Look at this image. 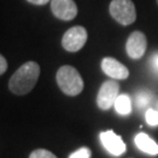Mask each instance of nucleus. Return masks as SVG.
<instances>
[{"instance_id": "3", "label": "nucleus", "mask_w": 158, "mask_h": 158, "mask_svg": "<svg viewBox=\"0 0 158 158\" xmlns=\"http://www.w3.org/2000/svg\"><path fill=\"white\" fill-rule=\"evenodd\" d=\"M110 15L123 26H129L136 21V8L131 0H113L109 6Z\"/></svg>"}, {"instance_id": "8", "label": "nucleus", "mask_w": 158, "mask_h": 158, "mask_svg": "<svg viewBox=\"0 0 158 158\" xmlns=\"http://www.w3.org/2000/svg\"><path fill=\"white\" fill-rule=\"evenodd\" d=\"M100 139H101L103 147L106 148V150L109 153H111L113 156H121L127 150L125 143L121 138V136L116 135L113 130H108V131L101 132L100 134Z\"/></svg>"}, {"instance_id": "18", "label": "nucleus", "mask_w": 158, "mask_h": 158, "mask_svg": "<svg viewBox=\"0 0 158 158\" xmlns=\"http://www.w3.org/2000/svg\"><path fill=\"white\" fill-rule=\"evenodd\" d=\"M27 1L31 2V4H33V5H38V6L46 5V4L51 2V0H27Z\"/></svg>"}, {"instance_id": "4", "label": "nucleus", "mask_w": 158, "mask_h": 158, "mask_svg": "<svg viewBox=\"0 0 158 158\" xmlns=\"http://www.w3.org/2000/svg\"><path fill=\"white\" fill-rule=\"evenodd\" d=\"M118 91L119 85L117 83V81L109 80V81L103 82L97 94V98H96L98 108H101L102 110H108L113 108L117 97L119 96Z\"/></svg>"}, {"instance_id": "2", "label": "nucleus", "mask_w": 158, "mask_h": 158, "mask_svg": "<svg viewBox=\"0 0 158 158\" xmlns=\"http://www.w3.org/2000/svg\"><path fill=\"white\" fill-rule=\"evenodd\" d=\"M56 82L61 90L68 96H76L83 90V80L76 68L73 66H62L56 73Z\"/></svg>"}, {"instance_id": "10", "label": "nucleus", "mask_w": 158, "mask_h": 158, "mask_svg": "<svg viewBox=\"0 0 158 158\" xmlns=\"http://www.w3.org/2000/svg\"><path fill=\"white\" fill-rule=\"evenodd\" d=\"M135 143L137 148L142 150L143 152L149 153L151 156L158 155V144L153 139H151L147 134L139 132L138 135H136Z\"/></svg>"}, {"instance_id": "12", "label": "nucleus", "mask_w": 158, "mask_h": 158, "mask_svg": "<svg viewBox=\"0 0 158 158\" xmlns=\"http://www.w3.org/2000/svg\"><path fill=\"white\" fill-rule=\"evenodd\" d=\"M152 100V95L148 90L138 91L135 96V104L138 110H144L145 108L149 107L150 102Z\"/></svg>"}, {"instance_id": "5", "label": "nucleus", "mask_w": 158, "mask_h": 158, "mask_svg": "<svg viewBox=\"0 0 158 158\" xmlns=\"http://www.w3.org/2000/svg\"><path fill=\"white\" fill-rule=\"evenodd\" d=\"M88 39V33L82 26H74L64 33L62 38V47L67 52L75 53L79 52L85 45Z\"/></svg>"}, {"instance_id": "16", "label": "nucleus", "mask_w": 158, "mask_h": 158, "mask_svg": "<svg viewBox=\"0 0 158 158\" xmlns=\"http://www.w3.org/2000/svg\"><path fill=\"white\" fill-rule=\"evenodd\" d=\"M151 67H152L153 72L156 74H158V52L155 53L152 56H151Z\"/></svg>"}, {"instance_id": "15", "label": "nucleus", "mask_w": 158, "mask_h": 158, "mask_svg": "<svg viewBox=\"0 0 158 158\" xmlns=\"http://www.w3.org/2000/svg\"><path fill=\"white\" fill-rule=\"evenodd\" d=\"M91 157V151L89 148L83 147L80 148L79 150H76L75 152H73L69 158H90Z\"/></svg>"}, {"instance_id": "1", "label": "nucleus", "mask_w": 158, "mask_h": 158, "mask_svg": "<svg viewBox=\"0 0 158 158\" xmlns=\"http://www.w3.org/2000/svg\"><path fill=\"white\" fill-rule=\"evenodd\" d=\"M40 76V66L34 61H28L23 63L21 67L12 75L8 82L10 90L15 95H25L36 85Z\"/></svg>"}, {"instance_id": "14", "label": "nucleus", "mask_w": 158, "mask_h": 158, "mask_svg": "<svg viewBox=\"0 0 158 158\" xmlns=\"http://www.w3.org/2000/svg\"><path fill=\"white\" fill-rule=\"evenodd\" d=\"M29 158H57L55 155L46 149H36L29 155Z\"/></svg>"}, {"instance_id": "17", "label": "nucleus", "mask_w": 158, "mask_h": 158, "mask_svg": "<svg viewBox=\"0 0 158 158\" xmlns=\"http://www.w3.org/2000/svg\"><path fill=\"white\" fill-rule=\"evenodd\" d=\"M6 70H7V61H6L5 56L1 55V56H0V74L2 75Z\"/></svg>"}, {"instance_id": "20", "label": "nucleus", "mask_w": 158, "mask_h": 158, "mask_svg": "<svg viewBox=\"0 0 158 158\" xmlns=\"http://www.w3.org/2000/svg\"><path fill=\"white\" fill-rule=\"evenodd\" d=\"M157 4H158V0H157Z\"/></svg>"}, {"instance_id": "11", "label": "nucleus", "mask_w": 158, "mask_h": 158, "mask_svg": "<svg viewBox=\"0 0 158 158\" xmlns=\"http://www.w3.org/2000/svg\"><path fill=\"white\" fill-rule=\"evenodd\" d=\"M115 110L116 113L122 115V116H125V115H129L131 113V100L130 97L127 94H122L117 97V100L115 102Z\"/></svg>"}, {"instance_id": "7", "label": "nucleus", "mask_w": 158, "mask_h": 158, "mask_svg": "<svg viewBox=\"0 0 158 158\" xmlns=\"http://www.w3.org/2000/svg\"><path fill=\"white\" fill-rule=\"evenodd\" d=\"M51 10L63 21H70L77 15V6L74 0H51Z\"/></svg>"}, {"instance_id": "9", "label": "nucleus", "mask_w": 158, "mask_h": 158, "mask_svg": "<svg viewBox=\"0 0 158 158\" xmlns=\"http://www.w3.org/2000/svg\"><path fill=\"white\" fill-rule=\"evenodd\" d=\"M103 73L114 80H125L129 76V69L114 57H104L101 62Z\"/></svg>"}, {"instance_id": "6", "label": "nucleus", "mask_w": 158, "mask_h": 158, "mask_svg": "<svg viewBox=\"0 0 158 158\" xmlns=\"http://www.w3.org/2000/svg\"><path fill=\"white\" fill-rule=\"evenodd\" d=\"M147 38L141 31H135L129 35L125 44V51L129 57L134 60L141 59L147 51Z\"/></svg>"}, {"instance_id": "13", "label": "nucleus", "mask_w": 158, "mask_h": 158, "mask_svg": "<svg viewBox=\"0 0 158 158\" xmlns=\"http://www.w3.org/2000/svg\"><path fill=\"white\" fill-rule=\"evenodd\" d=\"M145 119L149 125H152V127L158 125V110L149 108L145 113Z\"/></svg>"}, {"instance_id": "19", "label": "nucleus", "mask_w": 158, "mask_h": 158, "mask_svg": "<svg viewBox=\"0 0 158 158\" xmlns=\"http://www.w3.org/2000/svg\"><path fill=\"white\" fill-rule=\"evenodd\" d=\"M157 110H158V102H157Z\"/></svg>"}]
</instances>
